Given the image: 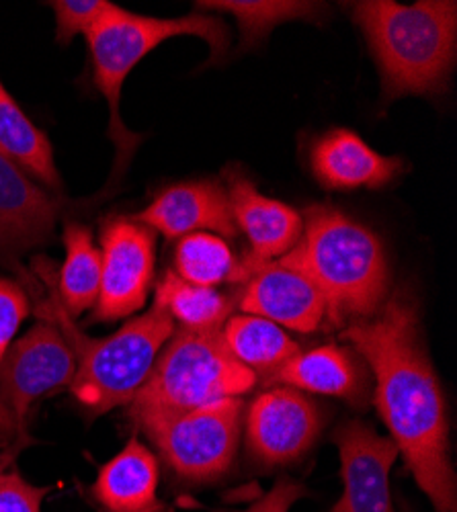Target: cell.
Returning <instances> with one entry per match:
<instances>
[{
    "label": "cell",
    "mask_w": 457,
    "mask_h": 512,
    "mask_svg": "<svg viewBox=\"0 0 457 512\" xmlns=\"http://www.w3.org/2000/svg\"><path fill=\"white\" fill-rule=\"evenodd\" d=\"M343 336L376 377V406L414 482L435 512H457L445 398L423 345L417 306L394 293L371 318L349 322Z\"/></svg>",
    "instance_id": "1"
},
{
    "label": "cell",
    "mask_w": 457,
    "mask_h": 512,
    "mask_svg": "<svg viewBox=\"0 0 457 512\" xmlns=\"http://www.w3.org/2000/svg\"><path fill=\"white\" fill-rule=\"evenodd\" d=\"M52 269L46 259L33 261V275L44 287L21 285L31 287L37 300V316L54 322L72 347L76 375L70 390L76 402L89 416H101L117 406L130 404L146 383L162 347L175 334L173 318L152 306L146 314L132 318L111 336L89 338L64 310Z\"/></svg>",
    "instance_id": "2"
},
{
    "label": "cell",
    "mask_w": 457,
    "mask_h": 512,
    "mask_svg": "<svg viewBox=\"0 0 457 512\" xmlns=\"http://www.w3.org/2000/svg\"><path fill=\"white\" fill-rule=\"evenodd\" d=\"M302 224V238L279 263L320 289L332 324L371 318L384 306L390 281L378 236L332 205L308 207Z\"/></svg>",
    "instance_id": "3"
},
{
    "label": "cell",
    "mask_w": 457,
    "mask_h": 512,
    "mask_svg": "<svg viewBox=\"0 0 457 512\" xmlns=\"http://www.w3.org/2000/svg\"><path fill=\"white\" fill-rule=\"evenodd\" d=\"M353 17L378 62L384 101L433 95L447 87L457 50V5L453 0H363Z\"/></svg>",
    "instance_id": "4"
},
{
    "label": "cell",
    "mask_w": 457,
    "mask_h": 512,
    "mask_svg": "<svg viewBox=\"0 0 457 512\" xmlns=\"http://www.w3.org/2000/svg\"><path fill=\"white\" fill-rule=\"evenodd\" d=\"M179 35L203 39L210 46L212 62L224 58L230 48V31L226 21L199 11L177 19H158L109 5L87 33L93 80L97 91L107 99L109 138L115 144V166L109 185L123 177L142 142V136L130 132L123 125L119 113L123 82L144 60V56H148L164 41Z\"/></svg>",
    "instance_id": "5"
},
{
    "label": "cell",
    "mask_w": 457,
    "mask_h": 512,
    "mask_svg": "<svg viewBox=\"0 0 457 512\" xmlns=\"http://www.w3.org/2000/svg\"><path fill=\"white\" fill-rule=\"evenodd\" d=\"M259 377L228 351L222 330H183L160 351L142 390L130 402L136 426L179 416L226 398H240Z\"/></svg>",
    "instance_id": "6"
},
{
    "label": "cell",
    "mask_w": 457,
    "mask_h": 512,
    "mask_svg": "<svg viewBox=\"0 0 457 512\" xmlns=\"http://www.w3.org/2000/svg\"><path fill=\"white\" fill-rule=\"evenodd\" d=\"M244 402L226 398L197 410L140 424L164 463L187 482L222 478L234 463Z\"/></svg>",
    "instance_id": "7"
},
{
    "label": "cell",
    "mask_w": 457,
    "mask_h": 512,
    "mask_svg": "<svg viewBox=\"0 0 457 512\" xmlns=\"http://www.w3.org/2000/svg\"><path fill=\"white\" fill-rule=\"evenodd\" d=\"M74 375L76 357L54 322L41 320L11 345L0 367V402L15 424L19 449L33 443L27 422L35 402L72 386Z\"/></svg>",
    "instance_id": "8"
},
{
    "label": "cell",
    "mask_w": 457,
    "mask_h": 512,
    "mask_svg": "<svg viewBox=\"0 0 457 512\" xmlns=\"http://www.w3.org/2000/svg\"><path fill=\"white\" fill-rule=\"evenodd\" d=\"M101 289L91 322H115L140 312L154 277L156 236L132 220L111 218L101 228Z\"/></svg>",
    "instance_id": "9"
},
{
    "label": "cell",
    "mask_w": 457,
    "mask_h": 512,
    "mask_svg": "<svg viewBox=\"0 0 457 512\" xmlns=\"http://www.w3.org/2000/svg\"><path fill=\"white\" fill-rule=\"evenodd\" d=\"M322 424L320 408L304 392L277 386L248 408L246 445L263 465H287L312 449Z\"/></svg>",
    "instance_id": "10"
},
{
    "label": "cell",
    "mask_w": 457,
    "mask_h": 512,
    "mask_svg": "<svg viewBox=\"0 0 457 512\" xmlns=\"http://www.w3.org/2000/svg\"><path fill=\"white\" fill-rule=\"evenodd\" d=\"M332 441L341 455L343 494L330 512H394L390 472L400 455L396 443L361 420L341 424Z\"/></svg>",
    "instance_id": "11"
},
{
    "label": "cell",
    "mask_w": 457,
    "mask_h": 512,
    "mask_svg": "<svg viewBox=\"0 0 457 512\" xmlns=\"http://www.w3.org/2000/svg\"><path fill=\"white\" fill-rule=\"evenodd\" d=\"M62 209L58 195L39 187L0 154V265L17 269L23 252L46 246Z\"/></svg>",
    "instance_id": "12"
},
{
    "label": "cell",
    "mask_w": 457,
    "mask_h": 512,
    "mask_svg": "<svg viewBox=\"0 0 457 512\" xmlns=\"http://www.w3.org/2000/svg\"><path fill=\"white\" fill-rule=\"evenodd\" d=\"M240 310L302 334L316 332L328 320L320 289L306 275L279 261L257 267L246 279Z\"/></svg>",
    "instance_id": "13"
},
{
    "label": "cell",
    "mask_w": 457,
    "mask_h": 512,
    "mask_svg": "<svg viewBox=\"0 0 457 512\" xmlns=\"http://www.w3.org/2000/svg\"><path fill=\"white\" fill-rule=\"evenodd\" d=\"M228 201L236 224L251 242V254L242 261L244 269L251 273L265 265L279 261L302 238V216L277 199H269L248 181L238 170H228Z\"/></svg>",
    "instance_id": "14"
},
{
    "label": "cell",
    "mask_w": 457,
    "mask_h": 512,
    "mask_svg": "<svg viewBox=\"0 0 457 512\" xmlns=\"http://www.w3.org/2000/svg\"><path fill=\"white\" fill-rule=\"evenodd\" d=\"M166 238H185L203 230L224 238L238 234L226 189L216 181L181 183L160 191L132 218Z\"/></svg>",
    "instance_id": "15"
},
{
    "label": "cell",
    "mask_w": 457,
    "mask_h": 512,
    "mask_svg": "<svg viewBox=\"0 0 457 512\" xmlns=\"http://www.w3.org/2000/svg\"><path fill=\"white\" fill-rule=\"evenodd\" d=\"M316 181L330 191L384 189L402 170L404 160L373 150L351 130L324 134L310 152Z\"/></svg>",
    "instance_id": "16"
},
{
    "label": "cell",
    "mask_w": 457,
    "mask_h": 512,
    "mask_svg": "<svg viewBox=\"0 0 457 512\" xmlns=\"http://www.w3.org/2000/svg\"><path fill=\"white\" fill-rule=\"evenodd\" d=\"M158 476L154 453L132 437L101 465L91 496L105 512H173L158 498Z\"/></svg>",
    "instance_id": "17"
},
{
    "label": "cell",
    "mask_w": 457,
    "mask_h": 512,
    "mask_svg": "<svg viewBox=\"0 0 457 512\" xmlns=\"http://www.w3.org/2000/svg\"><path fill=\"white\" fill-rule=\"evenodd\" d=\"M265 381L281 383L298 392L341 398L353 406H361L367 400L365 371L347 349L337 345L300 351Z\"/></svg>",
    "instance_id": "18"
},
{
    "label": "cell",
    "mask_w": 457,
    "mask_h": 512,
    "mask_svg": "<svg viewBox=\"0 0 457 512\" xmlns=\"http://www.w3.org/2000/svg\"><path fill=\"white\" fill-rule=\"evenodd\" d=\"M0 154L50 193L62 195L64 187L48 136L23 113L3 82H0Z\"/></svg>",
    "instance_id": "19"
},
{
    "label": "cell",
    "mask_w": 457,
    "mask_h": 512,
    "mask_svg": "<svg viewBox=\"0 0 457 512\" xmlns=\"http://www.w3.org/2000/svg\"><path fill=\"white\" fill-rule=\"evenodd\" d=\"M222 338L238 363L265 379L302 351L281 326L251 314L228 318Z\"/></svg>",
    "instance_id": "20"
},
{
    "label": "cell",
    "mask_w": 457,
    "mask_h": 512,
    "mask_svg": "<svg viewBox=\"0 0 457 512\" xmlns=\"http://www.w3.org/2000/svg\"><path fill=\"white\" fill-rule=\"evenodd\" d=\"M66 259L56 281L64 310L76 318L95 308L101 289V250L93 242V232L78 222L64 226Z\"/></svg>",
    "instance_id": "21"
},
{
    "label": "cell",
    "mask_w": 457,
    "mask_h": 512,
    "mask_svg": "<svg viewBox=\"0 0 457 512\" xmlns=\"http://www.w3.org/2000/svg\"><path fill=\"white\" fill-rule=\"evenodd\" d=\"M154 306L191 332L220 330L234 308L230 297L216 287L187 283L175 271L162 275L156 285Z\"/></svg>",
    "instance_id": "22"
},
{
    "label": "cell",
    "mask_w": 457,
    "mask_h": 512,
    "mask_svg": "<svg viewBox=\"0 0 457 512\" xmlns=\"http://www.w3.org/2000/svg\"><path fill=\"white\" fill-rule=\"evenodd\" d=\"M199 13L216 11L228 13L238 21L240 27V48H253L265 39L273 27L292 23V21H308L318 23L326 5L322 3H296V0H216V3H195Z\"/></svg>",
    "instance_id": "23"
},
{
    "label": "cell",
    "mask_w": 457,
    "mask_h": 512,
    "mask_svg": "<svg viewBox=\"0 0 457 512\" xmlns=\"http://www.w3.org/2000/svg\"><path fill=\"white\" fill-rule=\"evenodd\" d=\"M175 273L193 285L216 287L222 283H246L244 263L236 259L230 244L214 234L197 232L179 240Z\"/></svg>",
    "instance_id": "24"
},
{
    "label": "cell",
    "mask_w": 457,
    "mask_h": 512,
    "mask_svg": "<svg viewBox=\"0 0 457 512\" xmlns=\"http://www.w3.org/2000/svg\"><path fill=\"white\" fill-rule=\"evenodd\" d=\"M29 316V295L25 293V287L19 281L0 277V367L11 349L13 338L23 324V320ZM0 449H15L17 447V431L15 424L5 410L3 402H0Z\"/></svg>",
    "instance_id": "25"
},
{
    "label": "cell",
    "mask_w": 457,
    "mask_h": 512,
    "mask_svg": "<svg viewBox=\"0 0 457 512\" xmlns=\"http://www.w3.org/2000/svg\"><path fill=\"white\" fill-rule=\"evenodd\" d=\"M19 451H0V512H41V502L52 492L50 486L29 484L15 467Z\"/></svg>",
    "instance_id": "26"
},
{
    "label": "cell",
    "mask_w": 457,
    "mask_h": 512,
    "mask_svg": "<svg viewBox=\"0 0 457 512\" xmlns=\"http://www.w3.org/2000/svg\"><path fill=\"white\" fill-rule=\"evenodd\" d=\"M109 5L107 0H54L56 39L66 46L76 35H87Z\"/></svg>",
    "instance_id": "27"
},
{
    "label": "cell",
    "mask_w": 457,
    "mask_h": 512,
    "mask_svg": "<svg viewBox=\"0 0 457 512\" xmlns=\"http://www.w3.org/2000/svg\"><path fill=\"white\" fill-rule=\"evenodd\" d=\"M308 496H310V490L304 484H300L292 478H279L269 492L259 494L257 500L248 508H244V510H212V512H289L296 502H300Z\"/></svg>",
    "instance_id": "28"
}]
</instances>
